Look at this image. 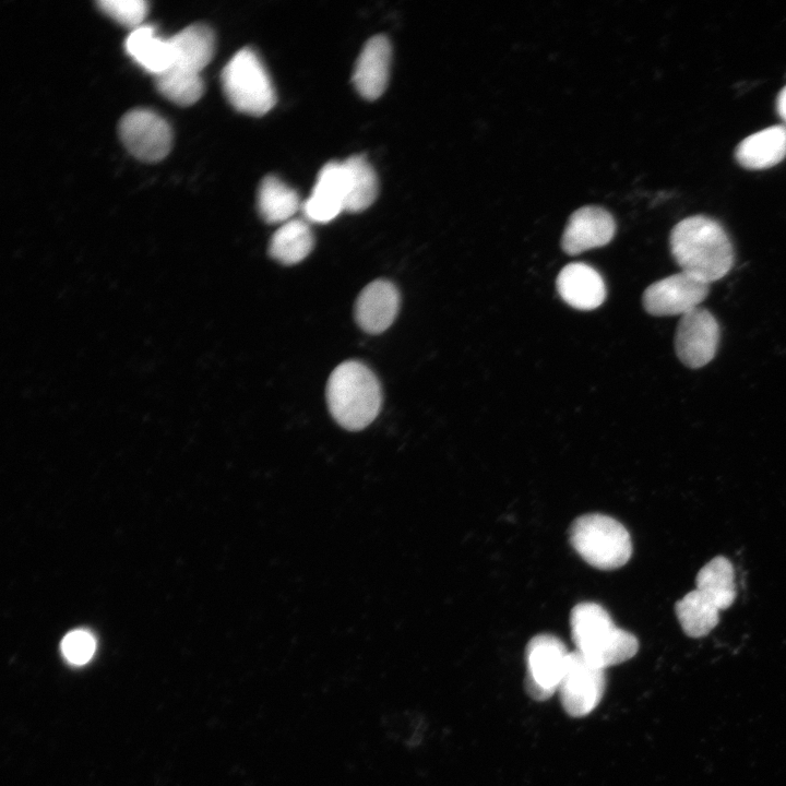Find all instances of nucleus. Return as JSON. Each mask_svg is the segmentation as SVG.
<instances>
[{
  "label": "nucleus",
  "mask_w": 786,
  "mask_h": 786,
  "mask_svg": "<svg viewBox=\"0 0 786 786\" xmlns=\"http://www.w3.org/2000/svg\"><path fill=\"white\" fill-rule=\"evenodd\" d=\"M669 246L681 271L710 285L726 276L734 265L728 234L717 221L704 215L689 216L676 224Z\"/></svg>",
  "instance_id": "1"
},
{
  "label": "nucleus",
  "mask_w": 786,
  "mask_h": 786,
  "mask_svg": "<svg viewBox=\"0 0 786 786\" xmlns=\"http://www.w3.org/2000/svg\"><path fill=\"white\" fill-rule=\"evenodd\" d=\"M124 47L128 55L154 76L171 66L172 49L169 38L158 37L150 25L134 28L127 37Z\"/></svg>",
  "instance_id": "18"
},
{
  "label": "nucleus",
  "mask_w": 786,
  "mask_h": 786,
  "mask_svg": "<svg viewBox=\"0 0 786 786\" xmlns=\"http://www.w3.org/2000/svg\"><path fill=\"white\" fill-rule=\"evenodd\" d=\"M347 193L345 211L358 213L367 210L377 199L379 183L372 165L362 155L349 156L344 162Z\"/></svg>",
  "instance_id": "21"
},
{
  "label": "nucleus",
  "mask_w": 786,
  "mask_h": 786,
  "mask_svg": "<svg viewBox=\"0 0 786 786\" xmlns=\"http://www.w3.org/2000/svg\"><path fill=\"white\" fill-rule=\"evenodd\" d=\"M708 293L710 284L681 271L651 284L642 303L652 315H683L699 307Z\"/></svg>",
  "instance_id": "10"
},
{
  "label": "nucleus",
  "mask_w": 786,
  "mask_h": 786,
  "mask_svg": "<svg viewBox=\"0 0 786 786\" xmlns=\"http://www.w3.org/2000/svg\"><path fill=\"white\" fill-rule=\"evenodd\" d=\"M776 109L781 119L786 123V85L782 88L777 96Z\"/></svg>",
  "instance_id": "27"
},
{
  "label": "nucleus",
  "mask_w": 786,
  "mask_h": 786,
  "mask_svg": "<svg viewBox=\"0 0 786 786\" xmlns=\"http://www.w3.org/2000/svg\"><path fill=\"white\" fill-rule=\"evenodd\" d=\"M222 85L231 106L243 114L262 116L276 103L272 80L251 48L237 51L222 71Z\"/></svg>",
  "instance_id": "5"
},
{
  "label": "nucleus",
  "mask_w": 786,
  "mask_h": 786,
  "mask_svg": "<svg viewBox=\"0 0 786 786\" xmlns=\"http://www.w3.org/2000/svg\"><path fill=\"white\" fill-rule=\"evenodd\" d=\"M314 245L313 234L307 221L293 218L273 234L270 255L279 263L291 265L302 261Z\"/></svg>",
  "instance_id": "19"
},
{
  "label": "nucleus",
  "mask_w": 786,
  "mask_h": 786,
  "mask_svg": "<svg viewBox=\"0 0 786 786\" xmlns=\"http://www.w3.org/2000/svg\"><path fill=\"white\" fill-rule=\"evenodd\" d=\"M560 297L577 310L598 308L606 298V286L600 274L584 263H570L557 276Z\"/></svg>",
  "instance_id": "16"
},
{
  "label": "nucleus",
  "mask_w": 786,
  "mask_h": 786,
  "mask_svg": "<svg viewBox=\"0 0 786 786\" xmlns=\"http://www.w3.org/2000/svg\"><path fill=\"white\" fill-rule=\"evenodd\" d=\"M616 233L611 214L596 205L574 211L561 237L562 250L571 255L607 245Z\"/></svg>",
  "instance_id": "11"
},
{
  "label": "nucleus",
  "mask_w": 786,
  "mask_h": 786,
  "mask_svg": "<svg viewBox=\"0 0 786 786\" xmlns=\"http://www.w3.org/2000/svg\"><path fill=\"white\" fill-rule=\"evenodd\" d=\"M325 395L333 418L353 431L370 425L382 404L379 380L367 366L356 360L345 361L332 371Z\"/></svg>",
  "instance_id": "2"
},
{
  "label": "nucleus",
  "mask_w": 786,
  "mask_h": 786,
  "mask_svg": "<svg viewBox=\"0 0 786 786\" xmlns=\"http://www.w3.org/2000/svg\"><path fill=\"white\" fill-rule=\"evenodd\" d=\"M719 340L716 318L699 306L681 315L675 333V350L684 366L699 369L715 357Z\"/></svg>",
  "instance_id": "9"
},
{
  "label": "nucleus",
  "mask_w": 786,
  "mask_h": 786,
  "mask_svg": "<svg viewBox=\"0 0 786 786\" xmlns=\"http://www.w3.org/2000/svg\"><path fill=\"white\" fill-rule=\"evenodd\" d=\"M391 63V44L383 35L371 37L364 46L353 72L357 92L368 100L379 98L386 88Z\"/></svg>",
  "instance_id": "14"
},
{
  "label": "nucleus",
  "mask_w": 786,
  "mask_h": 786,
  "mask_svg": "<svg viewBox=\"0 0 786 786\" xmlns=\"http://www.w3.org/2000/svg\"><path fill=\"white\" fill-rule=\"evenodd\" d=\"M96 5L119 24L133 29L141 26L148 8L144 0H99Z\"/></svg>",
  "instance_id": "25"
},
{
  "label": "nucleus",
  "mask_w": 786,
  "mask_h": 786,
  "mask_svg": "<svg viewBox=\"0 0 786 786\" xmlns=\"http://www.w3.org/2000/svg\"><path fill=\"white\" fill-rule=\"evenodd\" d=\"M695 585L719 610L727 609L736 598L731 562L723 556L714 557L699 571Z\"/></svg>",
  "instance_id": "22"
},
{
  "label": "nucleus",
  "mask_w": 786,
  "mask_h": 786,
  "mask_svg": "<svg viewBox=\"0 0 786 786\" xmlns=\"http://www.w3.org/2000/svg\"><path fill=\"white\" fill-rule=\"evenodd\" d=\"M64 657L72 664L87 663L95 652V640L85 630H74L68 633L61 642Z\"/></svg>",
  "instance_id": "26"
},
{
  "label": "nucleus",
  "mask_w": 786,
  "mask_h": 786,
  "mask_svg": "<svg viewBox=\"0 0 786 786\" xmlns=\"http://www.w3.org/2000/svg\"><path fill=\"white\" fill-rule=\"evenodd\" d=\"M570 627L574 651L600 668L623 663L639 650L635 635L617 627L608 611L596 603L575 605Z\"/></svg>",
  "instance_id": "3"
},
{
  "label": "nucleus",
  "mask_w": 786,
  "mask_h": 786,
  "mask_svg": "<svg viewBox=\"0 0 786 786\" xmlns=\"http://www.w3.org/2000/svg\"><path fill=\"white\" fill-rule=\"evenodd\" d=\"M569 653L556 635L541 633L529 640L525 650V690L532 699L545 701L558 691Z\"/></svg>",
  "instance_id": "6"
},
{
  "label": "nucleus",
  "mask_w": 786,
  "mask_h": 786,
  "mask_svg": "<svg viewBox=\"0 0 786 786\" xmlns=\"http://www.w3.org/2000/svg\"><path fill=\"white\" fill-rule=\"evenodd\" d=\"M398 308L400 293L395 285L377 279L359 294L355 303V319L365 332L379 334L393 323Z\"/></svg>",
  "instance_id": "13"
},
{
  "label": "nucleus",
  "mask_w": 786,
  "mask_h": 786,
  "mask_svg": "<svg viewBox=\"0 0 786 786\" xmlns=\"http://www.w3.org/2000/svg\"><path fill=\"white\" fill-rule=\"evenodd\" d=\"M300 207L298 193L278 177L266 176L259 187L258 210L269 224H284L293 219Z\"/></svg>",
  "instance_id": "20"
},
{
  "label": "nucleus",
  "mask_w": 786,
  "mask_h": 786,
  "mask_svg": "<svg viewBox=\"0 0 786 786\" xmlns=\"http://www.w3.org/2000/svg\"><path fill=\"white\" fill-rule=\"evenodd\" d=\"M172 62L168 68L187 75L201 76L215 49V36L205 24H192L169 38ZM167 69V70H168Z\"/></svg>",
  "instance_id": "15"
},
{
  "label": "nucleus",
  "mask_w": 786,
  "mask_h": 786,
  "mask_svg": "<svg viewBox=\"0 0 786 786\" xmlns=\"http://www.w3.org/2000/svg\"><path fill=\"white\" fill-rule=\"evenodd\" d=\"M737 162L747 169L773 167L786 157V127L772 126L743 139L736 147Z\"/></svg>",
  "instance_id": "17"
},
{
  "label": "nucleus",
  "mask_w": 786,
  "mask_h": 786,
  "mask_svg": "<svg viewBox=\"0 0 786 786\" xmlns=\"http://www.w3.org/2000/svg\"><path fill=\"white\" fill-rule=\"evenodd\" d=\"M118 132L129 153L142 162H159L171 148L169 123L151 109L128 111L119 122Z\"/></svg>",
  "instance_id": "7"
},
{
  "label": "nucleus",
  "mask_w": 786,
  "mask_h": 786,
  "mask_svg": "<svg viewBox=\"0 0 786 786\" xmlns=\"http://www.w3.org/2000/svg\"><path fill=\"white\" fill-rule=\"evenodd\" d=\"M675 611L682 630L691 638L708 634L719 619V609L696 588L676 603Z\"/></svg>",
  "instance_id": "23"
},
{
  "label": "nucleus",
  "mask_w": 786,
  "mask_h": 786,
  "mask_svg": "<svg viewBox=\"0 0 786 786\" xmlns=\"http://www.w3.org/2000/svg\"><path fill=\"white\" fill-rule=\"evenodd\" d=\"M606 687L605 669L576 651L570 652L558 692L564 711L572 717L590 714L600 702Z\"/></svg>",
  "instance_id": "8"
},
{
  "label": "nucleus",
  "mask_w": 786,
  "mask_h": 786,
  "mask_svg": "<svg viewBox=\"0 0 786 786\" xmlns=\"http://www.w3.org/2000/svg\"><path fill=\"white\" fill-rule=\"evenodd\" d=\"M347 193L346 170L343 162H329L318 174L309 198L301 204L307 221L329 223L345 211Z\"/></svg>",
  "instance_id": "12"
},
{
  "label": "nucleus",
  "mask_w": 786,
  "mask_h": 786,
  "mask_svg": "<svg viewBox=\"0 0 786 786\" xmlns=\"http://www.w3.org/2000/svg\"><path fill=\"white\" fill-rule=\"evenodd\" d=\"M155 85L164 97L180 106L194 104L204 91L201 76L187 75L169 69L155 76Z\"/></svg>",
  "instance_id": "24"
},
{
  "label": "nucleus",
  "mask_w": 786,
  "mask_h": 786,
  "mask_svg": "<svg viewBox=\"0 0 786 786\" xmlns=\"http://www.w3.org/2000/svg\"><path fill=\"white\" fill-rule=\"evenodd\" d=\"M570 544L588 564L600 570L624 565L632 555L629 532L617 520L600 513L584 514L569 529Z\"/></svg>",
  "instance_id": "4"
}]
</instances>
